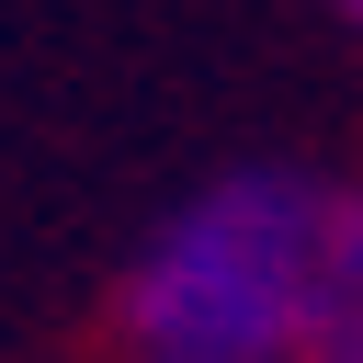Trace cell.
I'll use <instances>...</instances> for the list:
<instances>
[{"label": "cell", "instance_id": "3957f363", "mask_svg": "<svg viewBox=\"0 0 363 363\" xmlns=\"http://www.w3.org/2000/svg\"><path fill=\"white\" fill-rule=\"evenodd\" d=\"M329 11H340V23H352V34H363V0H329Z\"/></svg>", "mask_w": 363, "mask_h": 363}, {"label": "cell", "instance_id": "7a4b0ae2", "mask_svg": "<svg viewBox=\"0 0 363 363\" xmlns=\"http://www.w3.org/2000/svg\"><path fill=\"white\" fill-rule=\"evenodd\" d=\"M272 363H363V318L329 329V340H306V352H272Z\"/></svg>", "mask_w": 363, "mask_h": 363}, {"label": "cell", "instance_id": "6da1fadb", "mask_svg": "<svg viewBox=\"0 0 363 363\" xmlns=\"http://www.w3.org/2000/svg\"><path fill=\"white\" fill-rule=\"evenodd\" d=\"M363 318V182L227 170L159 216L125 272V363H272Z\"/></svg>", "mask_w": 363, "mask_h": 363}]
</instances>
